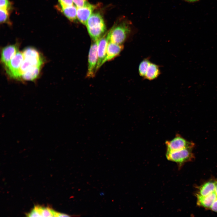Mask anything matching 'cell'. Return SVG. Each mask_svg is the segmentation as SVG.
<instances>
[{
	"instance_id": "12",
	"label": "cell",
	"mask_w": 217,
	"mask_h": 217,
	"mask_svg": "<svg viewBox=\"0 0 217 217\" xmlns=\"http://www.w3.org/2000/svg\"><path fill=\"white\" fill-rule=\"evenodd\" d=\"M196 196L197 205L209 209L213 203L217 199V195L215 191L206 196H203L198 193L197 194Z\"/></svg>"
},
{
	"instance_id": "3",
	"label": "cell",
	"mask_w": 217,
	"mask_h": 217,
	"mask_svg": "<svg viewBox=\"0 0 217 217\" xmlns=\"http://www.w3.org/2000/svg\"><path fill=\"white\" fill-rule=\"evenodd\" d=\"M131 29L128 22L124 21L114 26L107 32L109 41L123 45L130 34Z\"/></svg>"
},
{
	"instance_id": "18",
	"label": "cell",
	"mask_w": 217,
	"mask_h": 217,
	"mask_svg": "<svg viewBox=\"0 0 217 217\" xmlns=\"http://www.w3.org/2000/svg\"><path fill=\"white\" fill-rule=\"evenodd\" d=\"M0 13L1 23L11 24L9 19V11L4 9L0 8Z\"/></svg>"
},
{
	"instance_id": "5",
	"label": "cell",
	"mask_w": 217,
	"mask_h": 217,
	"mask_svg": "<svg viewBox=\"0 0 217 217\" xmlns=\"http://www.w3.org/2000/svg\"><path fill=\"white\" fill-rule=\"evenodd\" d=\"M24 59L22 52L18 51L5 67L7 74L12 78L21 79L20 67Z\"/></svg>"
},
{
	"instance_id": "2",
	"label": "cell",
	"mask_w": 217,
	"mask_h": 217,
	"mask_svg": "<svg viewBox=\"0 0 217 217\" xmlns=\"http://www.w3.org/2000/svg\"><path fill=\"white\" fill-rule=\"evenodd\" d=\"M86 26L90 37L96 41L104 34L106 26L103 19L99 12L93 13L88 19Z\"/></svg>"
},
{
	"instance_id": "23",
	"label": "cell",
	"mask_w": 217,
	"mask_h": 217,
	"mask_svg": "<svg viewBox=\"0 0 217 217\" xmlns=\"http://www.w3.org/2000/svg\"><path fill=\"white\" fill-rule=\"evenodd\" d=\"M59 5L61 6H69L73 5L72 0H58Z\"/></svg>"
},
{
	"instance_id": "20",
	"label": "cell",
	"mask_w": 217,
	"mask_h": 217,
	"mask_svg": "<svg viewBox=\"0 0 217 217\" xmlns=\"http://www.w3.org/2000/svg\"><path fill=\"white\" fill-rule=\"evenodd\" d=\"M27 215L29 217H42L40 211V206H35L30 213L27 214Z\"/></svg>"
},
{
	"instance_id": "14",
	"label": "cell",
	"mask_w": 217,
	"mask_h": 217,
	"mask_svg": "<svg viewBox=\"0 0 217 217\" xmlns=\"http://www.w3.org/2000/svg\"><path fill=\"white\" fill-rule=\"evenodd\" d=\"M161 74V71L159 65L150 62L144 78L149 80H155Z\"/></svg>"
},
{
	"instance_id": "27",
	"label": "cell",
	"mask_w": 217,
	"mask_h": 217,
	"mask_svg": "<svg viewBox=\"0 0 217 217\" xmlns=\"http://www.w3.org/2000/svg\"><path fill=\"white\" fill-rule=\"evenodd\" d=\"M215 191L216 194L217 195V181H216V186Z\"/></svg>"
},
{
	"instance_id": "11",
	"label": "cell",
	"mask_w": 217,
	"mask_h": 217,
	"mask_svg": "<svg viewBox=\"0 0 217 217\" xmlns=\"http://www.w3.org/2000/svg\"><path fill=\"white\" fill-rule=\"evenodd\" d=\"M123 48V45L119 44L109 41L107 46L105 57L102 64L118 56Z\"/></svg>"
},
{
	"instance_id": "6",
	"label": "cell",
	"mask_w": 217,
	"mask_h": 217,
	"mask_svg": "<svg viewBox=\"0 0 217 217\" xmlns=\"http://www.w3.org/2000/svg\"><path fill=\"white\" fill-rule=\"evenodd\" d=\"M97 62V41H93L90 45L88 53L87 77H94L96 72Z\"/></svg>"
},
{
	"instance_id": "17",
	"label": "cell",
	"mask_w": 217,
	"mask_h": 217,
	"mask_svg": "<svg viewBox=\"0 0 217 217\" xmlns=\"http://www.w3.org/2000/svg\"><path fill=\"white\" fill-rule=\"evenodd\" d=\"M150 62L149 58H146L143 59L140 63L138 67V72L139 75L141 77L144 78Z\"/></svg>"
},
{
	"instance_id": "1",
	"label": "cell",
	"mask_w": 217,
	"mask_h": 217,
	"mask_svg": "<svg viewBox=\"0 0 217 217\" xmlns=\"http://www.w3.org/2000/svg\"><path fill=\"white\" fill-rule=\"evenodd\" d=\"M24 59L20 67L22 74L29 69L35 67H42L45 62L44 58L39 51L32 47L25 48L22 52Z\"/></svg>"
},
{
	"instance_id": "4",
	"label": "cell",
	"mask_w": 217,
	"mask_h": 217,
	"mask_svg": "<svg viewBox=\"0 0 217 217\" xmlns=\"http://www.w3.org/2000/svg\"><path fill=\"white\" fill-rule=\"evenodd\" d=\"M192 149L191 148H186L173 151H167L166 157L168 160L176 162L181 166L194 159V156Z\"/></svg>"
},
{
	"instance_id": "21",
	"label": "cell",
	"mask_w": 217,
	"mask_h": 217,
	"mask_svg": "<svg viewBox=\"0 0 217 217\" xmlns=\"http://www.w3.org/2000/svg\"><path fill=\"white\" fill-rule=\"evenodd\" d=\"M11 7V3L9 0H0V8L4 9L9 11Z\"/></svg>"
},
{
	"instance_id": "7",
	"label": "cell",
	"mask_w": 217,
	"mask_h": 217,
	"mask_svg": "<svg viewBox=\"0 0 217 217\" xmlns=\"http://www.w3.org/2000/svg\"><path fill=\"white\" fill-rule=\"evenodd\" d=\"M165 144L167 147V151H173L181 150L186 148H193L194 144L193 142L188 141L178 134L172 140L166 141Z\"/></svg>"
},
{
	"instance_id": "26",
	"label": "cell",
	"mask_w": 217,
	"mask_h": 217,
	"mask_svg": "<svg viewBox=\"0 0 217 217\" xmlns=\"http://www.w3.org/2000/svg\"><path fill=\"white\" fill-rule=\"evenodd\" d=\"M190 2H194L198 1V0H185Z\"/></svg>"
},
{
	"instance_id": "10",
	"label": "cell",
	"mask_w": 217,
	"mask_h": 217,
	"mask_svg": "<svg viewBox=\"0 0 217 217\" xmlns=\"http://www.w3.org/2000/svg\"><path fill=\"white\" fill-rule=\"evenodd\" d=\"M96 7L95 5L88 3L83 7L77 8V15L78 20L82 24L86 25L88 19Z\"/></svg>"
},
{
	"instance_id": "16",
	"label": "cell",
	"mask_w": 217,
	"mask_h": 217,
	"mask_svg": "<svg viewBox=\"0 0 217 217\" xmlns=\"http://www.w3.org/2000/svg\"><path fill=\"white\" fill-rule=\"evenodd\" d=\"M216 181H210L203 184L199 189L198 194L206 196L213 192L215 190Z\"/></svg>"
},
{
	"instance_id": "24",
	"label": "cell",
	"mask_w": 217,
	"mask_h": 217,
	"mask_svg": "<svg viewBox=\"0 0 217 217\" xmlns=\"http://www.w3.org/2000/svg\"><path fill=\"white\" fill-rule=\"evenodd\" d=\"M210 209L213 211L217 212V199L213 203Z\"/></svg>"
},
{
	"instance_id": "22",
	"label": "cell",
	"mask_w": 217,
	"mask_h": 217,
	"mask_svg": "<svg viewBox=\"0 0 217 217\" xmlns=\"http://www.w3.org/2000/svg\"><path fill=\"white\" fill-rule=\"evenodd\" d=\"M77 8H80L85 6L88 2L87 0H72Z\"/></svg>"
},
{
	"instance_id": "8",
	"label": "cell",
	"mask_w": 217,
	"mask_h": 217,
	"mask_svg": "<svg viewBox=\"0 0 217 217\" xmlns=\"http://www.w3.org/2000/svg\"><path fill=\"white\" fill-rule=\"evenodd\" d=\"M97 43L98 62L96 71L102 65V62L105 57L109 39L107 33H105L97 41Z\"/></svg>"
},
{
	"instance_id": "13",
	"label": "cell",
	"mask_w": 217,
	"mask_h": 217,
	"mask_svg": "<svg viewBox=\"0 0 217 217\" xmlns=\"http://www.w3.org/2000/svg\"><path fill=\"white\" fill-rule=\"evenodd\" d=\"M56 8L71 21H75L76 20L77 8L74 5L66 6L57 5Z\"/></svg>"
},
{
	"instance_id": "9",
	"label": "cell",
	"mask_w": 217,
	"mask_h": 217,
	"mask_svg": "<svg viewBox=\"0 0 217 217\" xmlns=\"http://www.w3.org/2000/svg\"><path fill=\"white\" fill-rule=\"evenodd\" d=\"M19 46L17 43L6 46L2 49L1 53V61L5 67L12 58L19 51Z\"/></svg>"
},
{
	"instance_id": "25",
	"label": "cell",
	"mask_w": 217,
	"mask_h": 217,
	"mask_svg": "<svg viewBox=\"0 0 217 217\" xmlns=\"http://www.w3.org/2000/svg\"><path fill=\"white\" fill-rule=\"evenodd\" d=\"M69 215L61 213L56 212L55 214V217H69Z\"/></svg>"
},
{
	"instance_id": "19",
	"label": "cell",
	"mask_w": 217,
	"mask_h": 217,
	"mask_svg": "<svg viewBox=\"0 0 217 217\" xmlns=\"http://www.w3.org/2000/svg\"><path fill=\"white\" fill-rule=\"evenodd\" d=\"M40 211L42 217H55V212L49 207L40 206Z\"/></svg>"
},
{
	"instance_id": "15",
	"label": "cell",
	"mask_w": 217,
	"mask_h": 217,
	"mask_svg": "<svg viewBox=\"0 0 217 217\" xmlns=\"http://www.w3.org/2000/svg\"><path fill=\"white\" fill-rule=\"evenodd\" d=\"M42 67H35L30 68L23 73L21 79L27 81H33L39 76Z\"/></svg>"
}]
</instances>
